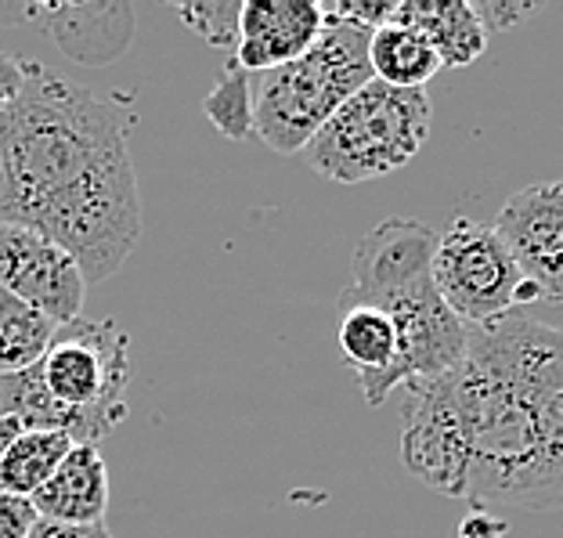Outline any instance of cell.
<instances>
[{
	"label": "cell",
	"instance_id": "obj_1",
	"mask_svg": "<svg viewBox=\"0 0 563 538\" xmlns=\"http://www.w3.org/2000/svg\"><path fill=\"white\" fill-rule=\"evenodd\" d=\"M0 221L58 242L87 286L117 275L141 242L131 117L33 62L0 112Z\"/></svg>",
	"mask_w": 563,
	"mask_h": 538
},
{
	"label": "cell",
	"instance_id": "obj_2",
	"mask_svg": "<svg viewBox=\"0 0 563 538\" xmlns=\"http://www.w3.org/2000/svg\"><path fill=\"white\" fill-rule=\"evenodd\" d=\"M131 340L117 318H73L19 376H0V416L98 444L126 419Z\"/></svg>",
	"mask_w": 563,
	"mask_h": 538
},
{
	"label": "cell",
	"instance_id": "obj_3",
	"mask_svg": "<svg viewBox=\"0 0 563 538\" xmlns=\"http://www.w3.org/2000/svg\"><path fill=\"white\" fill-rule=\"evenodd\" d=\"M368 41H373L368 25L325 15V30L307 55L257 73L253 134L282 156L307 149V141L332 120V112L373 80Z\"/></svg>",
	"mask_w": 563,
	"mask_h": 538
},
{
	"label": "cell",
	"instance_id": "obj_4",
	"mask_svg": "<svg viewBox=\"0 0 563 538\" xmlns=\"http://www.w3.org/2000/svg\"><path fill=\"white\" fill-rule=\"evenodd\" d=\"M433 106L427 91H401L368 80L332 112V120L307 141V163L325 182H379L419 156L430 134Z\"/></svg>",
	"mask_w": 563,
	"mask_h": 538
},
{
	"label": "cell",
	"instance_id": "obj_5",
	"mask_svg": "<svg viewBox=\"0 0 563 538\" xmlns=\"http://www.w3.org/2000/svg\"><path fill=\"white\" fill-rule=\"evenodd\" d=\"M433 286L466 329H492L520 304L539 300V289L520 275L495 224H481L473 217H455L438 232Z\"/></svg>",
	"mask_w": 563,
	"mask_h": 538
},
{
	"label": "cell",
	"instance_id": "obj_6",
	"mask_svg": "<svg viewBox=\"0 0 563 538\" xmlns=\"http://www.w3.org/2000/svg\"><path fill=\"white\" fill-rule=\"evenodd\" d=\"M488 332L528 405L545 466L549 506L563 509V329L509 315Z\"/></svg>",
	"mask_w": 563,
	"mask_h": 538
},
{
	"label": "cell",
	"instance_id": "obj_7",
	"mask_svg": "<svg viewBox=\"0 0 563 538\" xmlns=\"http://www.w3.org/2000/svg\"><path fill=\"white\" fill-rule=\"evenodd\" d=\"M452 376V373H448ZM427 380L401 387V459L405 470L430 492L448 498L470 495V448L452 380Z\"/></svg>",
	"mask_w": 563,
	"mask_h": 538
},
{
	"label": "cell",
	"instance_id": "obj_8",
	"mask_svg": "<svg viewBox=\"0 0 563 538\" xmlns=\"http://www.w3.org/2000/svg\"><path fill=\"white\" fill-rule=\"evenodd\" d=\"M433 246L438 232L412 217H387L357 239L351 253L354 282L347 297L365 304H390L433 286Z\"/></svg>",
	"mask_w": 563,
	"mask_h": 538
},
{
	"label": "cell",
	"instance_id": "obj_9",
	"mask_svg": "<svg viewBox=\"0 0 563 538\" xmlns=\"http://www.w3.org/2000/svg\"><path fill=\"white\" fill-rule=\"evenodd\" d=\"M0 289L36 307L58 326L80 318L87 300L80 264L58 242L4 221H0Z\"/></svg>",
	"mask_w": 563,
	"mask_h": 538
},
{
	"label": "cell",
	"instance_id": "obj_10",
	"mask_svg": "<svg viewBox=\"0 0 563 538\" xmlns=\"http://www.w3.org/2000/svg\"><path fill=\"white\" fill-rule=\"evenodd\" d=\"M495 232L539 300L563 304V177L514 191L498 210Z\"/></svg>",
	"mask_w": 563,
	"mask_h": 538
},
{
	"label": "cell",
	"instance_id": "obj_11",
	"mask_svg": "<svg viewBox=\"0 0 563 538\" xmlns=\"http://www.w3.org/2000/svg\"><path fill=\"white\" fill-rule=\"evenodd\" d=\"M325 30L322 4L314 0H246L239 19L235 66L267 73L297 62Z\"/></svg>",
	"mask_w": 563,
	"mask_h": 538
},
{
	"label": "cell",
	"instance_id": "obj_12",
	"mask_svg": "<svg viewBox=\"0 0 563 538\" xmlns=\"http://www.w3.org/2000/svg\"><path fill=\"white\" fill-rule=\"evenodd\" d=\"M336 348L343 354V362L354 369L365 402L379 408L390 398L387 383H390L394 358H398V332H394L390 315L343 293L340 322H336Z\"/></svg>",
	"mask_w": 563,
	"mask_h": 538
},
{
	"label": "cell",
	"instance_id": "obj_13",
	"mask_svg": "<svg viewBox=\"0 0 563 538\" xmlns=\"http://www.w3.org/2000/svg\"><path fill=\"white\" fill-rule=\"evenodd\" d=\"M41 520L58 524H106L109 514V466L98 444H73L62 466L41 492L30 495Z\"/></svg>",
	"mask_w": 563,
	"mask_h": 538
},
{
	"label": "cell",
	"instance_id": "obj_14",
	"mask_svg": "<svg viewBox=\"0 0 563 538\" xmlns=\"http://www.w3.org/2000/svg\"><path fill=\"white\" fill-rule=\"evenodd\" d=\"M390 22L427 36L444 69L473 66L488 47V33L463 0H401Z\"/></svg>",
	"mask_w": 563,
	"mask_h": 538
},
{
	"label": "cell",
	"instance_id": "obj_15",
	"mask_svg": "<svg viewBox=\"0 0 563 538\" xmlns=\"http://www.w3.org/2000/svg\"><path fill=\"white\" fill-rule=\"evenodd\" d=\"M368 66H373V80L387 87H401V91H422L444 69L427 36L398 22L373 30Z\"/></svg>",
	"mask_w": 563,
	"mask_h": 538
},
{
	"label": "cell",
	"instance_id": "obj_16",
	"mask_svg": "<svg viewBox=\"0 0 563 538\" xmlns=\"http://www.w3.org/2000/svg\"><path fill=\"white\" fill-rule=\"evenodd\" d=\"M73 438L62 430H19L0 452V492L30 498L69 455Z\"/></svg>",
	"mask_w": 563,
	"mask_h": 538
},
{
	"label": "cell",
	"instance_id": "obj_17",
	"mask_svg": "<svg viewBox=\"0 0 563 538\" xmlns=\"http://www.w3.org/2000/svg\"><path fill=\"white\" fill-rule=\"evenodd\" d=\"M58 322L0 289V376L25 373L55 340Z\"/></svg>",
	"mask_w": 563,
	"mask_h": 538
},
{
	"label": "cell",
	"instance_id": "obj_18",
	"mask_svg": "<svg viewBox=\"0 0 563 538\" xmlns=\"http://www.w3.org/2000/svg\"><path fill=\"white\" fill-rule=\"evenodd\" d=\"M202 112L228 141H246L253 134V76L235 66V58L202 98Z\"/></svg>",
	"mask_w": 563,
	"mask_h": 538
},
{
	"label": "cell",
	"instance_id": "obj_19",
	"mask_svg": "<svg viewBox=\"0 0 563 538\" xmlns=\"http://www.w3.org/2000/svg\"><path fill=\"white\" fill-rule=\"evenodd\" d=\"M174 11L210 47L221 51L239 47V19H242L239 0H191V4H174Z\"/></svg>",
	"mask_w": 563,
	"mask_h": 538
},
{
	"label": "cell",
	"instance_id": "obj_20",
	"mask_svg": "<svg viewBox=\"0 0 563 538\" xmlns=\"http://www.w3.org/2000/svg\"><path fill=\"white\" fill-rule=\"evenodd\" d=\"M534 4H509V0H488V4H473V15L484 25V33H506L517 22L534 15Z\"/></svg>",
	"mask_w": 563,
	"mask_h": 538
},
{
	"label": "cell",
	"instance_id": "obj_21",
	"mask_svg": "<svg viewBox=\"0 0 563 538\" xmlns=\"http://www.w3.org/2000/svg\"><path fill=\"white\" fill-rule=\"evenodd\" d=\"M41 520L30 498L0 492V538H30L33 524Z\"/></svg>",
	"mask_w": 563,
	"mask_h": 538
},
{
	"label": "cell",
	"instance_id": "obj_22",
	"mask_svg": "<svg viewBox=\"0 0 563 538\" xmlns=\"http://www.w3.org/2000/svg\"><path fill=\"white\" fill-rule=\"evenodd\" d=\"M30 538H112L106 524H58V520H36Z\"/></svg>",
	"mask_w": 563,
	"mask_h": 538
},
{
	"label": "cell",
	"instance_id": "obj_23",
	"mask_svg": "<svg viewBox=\"0 0 563 538\" xmlns=\"http://www.w3.org/2000/svg\"><path fill=\"white\" fill-rule=\"evenodd\" d=\"M25 80V62H19L11 51H0V112L19 98Z\"/></svg>",
	"mask_w": 563,
	"mask_h": 538
},
{
	"label": "cell",
	"instance_id": "obj_24",
	"mask_svg": "<svg viewBox=\"0 0 563 538\" xmlns=\"http://www.w3.org/2000/svg\"><path fill=\"white\" fill-rule=\"evenodd\" d=\"M506 531H509L506 520H498L484 506H477L463 524H459V535L455 538H506Z\"/></svg>",
	"mask_w": 563,
	"mask_h": 538
},
{
	"label": "cell",
	"instance_id": "obj_25",
	"mask_svg": "<svg viewBox=\"0 0 563 538\" xmlns=\"http://www.w3.org/2000/svg\"><path fill=\"white\" fill-rule=\"evenodd\" d=\"M22 427H19V419H11V416H0V452L8 448V441L15 438Z\"/></svg>",
	"mask_w": 563,
	"mask_h": 538
},
{
	"label": "cell",
	"instance_id": "obj_26",
	"mask_svg": "<svg viewBox=\"0 0 563 538\" xmlns=\"http://www.w3.org/2000/svg\"><path fill=\"white\" fill-rule=\"evenodd\" d=\"M0 188H4V185H0Z\"/></svg>",
	"mask_w": 563,
	"mask_h": 538
}]
</instances>
